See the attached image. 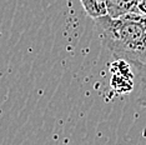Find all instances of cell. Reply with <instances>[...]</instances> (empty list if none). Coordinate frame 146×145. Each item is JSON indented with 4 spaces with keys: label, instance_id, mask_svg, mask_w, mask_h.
<instances>
[{
    "label": "cell",
    "instance_id": "6da1fadb",
    "mask_svg": "<svg viewBox=\"0 0 146 145\" xmlns=\"http://www.w3.org/2000/svg\"><path fill=\"white\" fill-rule=\"evenodd\" d=\"M101 43L116 59L129 63H146V15L131 11L110 18L94 19Z\"/></svg>",
    "mask_w": 146,
    "mask_h": 145
},
{
    "label": "cell",
    "instance_id": "7a4b0ae2",
    "mask_svg": "<svg viewBox=\"0 0 146 145\" xmlns=\"http://www.w3.org/2000/svg\"><path fill=\"white\" fill-rule=\"evenodd\" d=\"M111 86L116 94H127L135 89L134 71L130 63L124 59H117L111 67Z\"/></svg>",
    "mask_w": 146,
    "mask_h": 145
},
{
    "label": "cell",
    "instance_id": "3957f363",
    "mask_svg": "<svg viewBox=\"0 0 146 145\" xmlns=\"http://www.w3.org/2000/svg\"><path fill=\"white\" fill-rule=\"evenodd\" d=\"M137 89L136 101L139 105L146 108V63H130Z\"/></svg>",
    "mask_w": 146,
    "mask_h": 145
},
{
    "label": "cell",
    "instance_id": "277c9868",
    "mask_svg": "<svg viewBox=\"0 0 146 145\" xmlns=\"http://www.w3.org/2000/svg\"><path fill=\"white\" fill-rule=\"evenodd\" d=\"M140 0H105L106 10L110 18H117L126 13L137 11V4Z\"/></svg>",
    "mask_w": 146,
    "mask_h": 145
},
{
    "label": "cell",
    "instance_id": "5b68a950",
    "mask_svg": "<svg viewBox=\"0 0 146 145\" xmlns=\"http://www.w3.org/2000/svg\"><path fill=\"white\" fill-rule=\"evenodd\" d=\"M85 13L90 18L96 19L100 16L108 15L105 0H80Z\"/></svg>",
    "mask_w": 146,
    "mask_h": 145
},
{
    "label": "cell",
    "instance_id": "8992f818",
    "mask_svg": "<svg viewBox=\"0 0 146 145\" xmlns=\"http://www.w3.org/2000/svg\"><path fill=\"white\" fill-rule=\"evenodd\" d=\"M136 10H137L139 13H141V14L146 15V0H140V1H139Z\"/></svg>",
    "mask_w": 146,
    "mask_h": 145
}]
</instances>
